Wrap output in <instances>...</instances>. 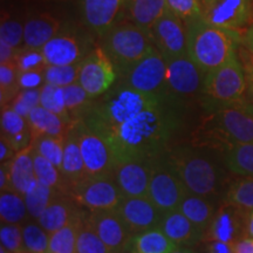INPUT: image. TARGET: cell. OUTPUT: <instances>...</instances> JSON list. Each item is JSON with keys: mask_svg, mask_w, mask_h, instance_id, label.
I'll return each instance as SVG.
<instances>
[{"mask_svg": "<svg viewBox=\"0 0 253 253\" xmlns=\"http://www.w3.org/2000/svg\"><path fill=\"white\" fill-rule=\"evenodd\" d=\"M184 101L172 94L142 93L116 81L94 100L86 125L112 148L115 163L167 153L183 128Z\"/></svg>", "mask_w": 253, "mask_h": 253, "instance_id": "6da1fadb", "label": "cell"}, {"mask_svg": "<svg viewBox=\"0 0 253 253\" xmlns=\"http://www.w3.org/2000/svg\"><path fill=\"white\" fill-rule=\"evenodd\" d=\"M168 155L189 192L216 201L224 197L230 184L226 175L229 170L219 149L204 144H179Z\"/></svg>", "mask_w": 253, "mask_h": 253, "instance_id": "7a4b0ae2", "label": "cell"}, {"mask_svg": "<svg viewBox=\"0 0 253 253\" xmlns=\"http://www.w3.org/2000/svg\"><path fill=\"white\" fill-rule=\"evenodd\" d=\"M185 26L188 56L204 73L225 63L242 43L239 32L213 26L202 17L186 21Z\"/></svg>", "mask_w": 253, "mask_h": 253, "instance_id": "3957f363", "label": "cell"}, {"mask_svg": "<svg viewBox=\"0 0 253 253\" xmlns=\"http://www.w3.org/2000/svg\"><path fill=\"white\" fill-rule=\"evenodd\" d=\"M207 112L199 130L205 138L202 144L221 151L226 145L253 142V106L242 102L214 107Z\"/></svg>", "mask_w": 253, "mask_h": 253, "instance_id": "277c9868", "label": "cell"}, {"mask_svg": "<svg viewBox=\"0 0 253 253\" xmlns=\"http://www.w3.org/2000/svg\"><path fill=\"white\" fill-rule=\"evenodd\" d=\"M99 46L113 62L118 78L155 47L150 32L130 21H121L110 28L100 38Z\"/></svg>", "mask_w": 253, "mask_h": 253, "instance_id": "5b68a950", "label": "cell"}, {"mask_svg": "<svg viewBox=\"0 0 253 253\" xmlns=\"http://www.w3.org/2000/svg\"><path fill=\"white\" fill-rule=\"evenodd\" d=\"M245 90V71L237 53L219 67L207 73L202 103L205 109L242 103Z\"/></svg>", "mask_w": 253, "mask_h": 253, "instance_id": "8992f818", "label": "cell"}, {"mask_svg": "<svg viewBox=\"0 0 253 253\" xmlns=\"http://www.w3.org/2000/svg\"><path fill=\"white\" fill-rule=\"evenodd\" d=\"M87 27L63 25L56 36L42 47L48 66H66L80 63L95 47L94 37Z\"/></svg>", "mask_w": 253, "mask_h": 253, "instance_id": "52a82bcc", "label": "cell"}, {"mask_svg": "<svg viewBox=\"0 0 253 253\" xmlns=\"http://www.w3.org/2000/svg\"><path fill=\"white\" fill-rule=\"evenodd\" d=\"M188 192L184 183L170 162L168 151L154 157L148 198L163 212H169L178 209Z\"/></svg>", "mask_w": 253, "mask_h": 253, "instance_id": "ba28073f", "label": "cell"}, {"mask_svg": "<svg viewBox=\"0 0 253 253\" xmlns=\"http://www.w3.org/2000/svg\"><path fill=\"white\" fill-rule=\"evenodd\" d=\"M69 195L88 211H115L125 198L112 172L86 177L73 186Z\"/></svg>", "mask_w": 253, "mask_h": 253, "instance_id": "9c48e42d", "label": "cell"}, {"mask_svg": "<svg viewBox=\"0 0 253 253\" xmlns=\"http://www.w3.org/2000/svg\"><path fill=\"white\" fill-rule=\"evenodd\" d=\"M167 61L154 47L143 59L119 77L118 82L142 93L170 94L167 87Z\"/></svg>", "mask_w": 253, "mask_h": 253, "instance_id": "30bf717a", "label": "cell"}, {"mask_svg": "<svg viewBox=\"0 0 253 253\" xmlns=\"http://www.w3.org/2000/svg\"><path fill=\"white\" fill-rule=\"evenodd\" d=\"M199 7L213 26L239 32L253 24V0H199Z\"/></svg>", "mask_w": 253, "mask_h": 253, "instance_id": "8fae6325", "label": "cell"}, {"mask_svg": "<svg viewBox=\"0 0 253 253\" xmlns=\"http://www.w3.org/2000/svg\"><path fill=\"white\" fill-rule=\"evenodd\" d=\"M72 126L80 145L87 176L93 177L112 172L115 161L108 142L82 120L73 122Z\"/></svg>", "mask_w": 253, "mask_h": 253, "instance_id": "7c38bea8", "label": "cell"}, {"mask_svg": "<svg viewBox=\"0 0 253 253\" xmlns=\"http://www.w3.org/2000/svg\"><path fill=\"white\" fill-rule=\"evenodd\" d=\"M118 81V73L108 55L96 46L81 61L79 84L90 99L96 100L112 89Z\"/></svg>", "mask_w": 253, "mask_h": 253, "instance_id": "4fadbf2b", "label": "cell"}, {"mask_svg": "<svg viewBox=\"0 0 253 253\" xmlns=\"http://www.w3.org/2000/svg\"><path fill=\"white\" fill-rule=\"evenodd\" d=\"M167 87L170 94L181 100H202L204 89V73L188 55L167 62Z\"/></svg>", "mask_w": 253, "mask_h": 253, "instance_id": "5bb4252c", "label": "cell"}, {"mask_svg": "<svg viewBox=\"0 0 253 253\" xmlns=\"http://www.w3.org/2000/svg\"><path fill=\"white\" fill-rule=\"evenodd\" d=\"M154 46L166 61L188 55L186 26L181 18L168 12L150 31Z\"/></svg>", "mask_w": 253, "mask_h": 253, "instance_id": "9a60e30c", "label": "cell"}, {"mask_svg": "<svg viewBox=\"0 0 253 253\" xmlns=\"http://www.w3.org/2000/svg\"><path fill=\"white\" fill-rule=\"evenodd\" d=\"M126 1L128 0H80L84 26L101 38L110 28L125 20Z\"/></svg>", "mask_w": 253, "mask_h": 253, "instance_id": "2e32d148", "label": "cell"}, {"mask_svg": "<svg viewBox=\"0 0 253 253\" xmlns=\"http://www.w3.org/2000/svg\"><path fill=\"white\" fill-rule=\"evenodd\" d=\"M153 158L126 160L114 164L113 176L123 197H148Z\"/></svg>", "mask_w": 253, "mask_h": 253, "instance_id": "e0dca14e", "label": "cell"}, {"mask_svg": "<svg viewBox=\"0 0 253 253\" xmlns=\"http://www.w3.org/2000/svg\"><path fill=\"white\" fill-rule=\"evenodd\" d=\"M87 218L95 232L112 253H126L132 233L115 211H88Z\"/></svg>", "mask_w": 253, "mask_h": 253, "instance_id": "ac0fdd59", "label": "cell"}, {"mask_svg": "<svg viewBox=\"0 0 253 253\" xmlns=\"http://www.w3.org/2000/svg\"><path fill=\"white\" fill-rule=\"evenodd\" d=\"M245 211L223 202L218 207L210 226L205 231L204 240L233 245L245 237Z\"/></svg>", "mask_w": 253, "mask_h": 253, "instance_id": "d6986e66", "label": "cell"}, {"mask_svg": "<svg viewBox=\"0 0 253 253\" xmlns=\"http://www.w3.org/2000/svg\"><path fill=\"white\" fill-rule=\"evenodd\" d=\"M116 212L134 236L158 227L164 214L148 197L123 198Z\"/></svg>", "mask_w": 253, "mask_h": 253, "instance_id": "ffe728a7", "label": "cell"}, {"mask_svg": "<svg viewBox=\"0 0 253 253\" xmlns=\"http://www.w3.org/2000/svg\"><path fill=\"white\" fill-rule=\"evenodd\" d=\"M158 229L178 248H191L204 240L203 231L178 210L164 212Z\"/></svg>", "mask_w": 253, "mask_h": 253, "instance_id": "44dd1931", "label": "cell"}, {"mask_svg": "<svg viewBox=\"0 0 253 253\" xmlns=\"http://www.w3.org/2000/svg\"><path fill=\"white\" fill-rule=\"evenodd\" d=\"M81 208L68 194H59L42 214L38 218L39 225L49 235L61 230L81 212Z\"/></svg>", "mask_w": 253, "mask_h": 253, "instance_id": "7402d4cb", "label": "cell"}, {"mask_svg": "<svg viewBox=\"0 0 253 253\" xmlns=\"http://www.w3.org/2000/svg\"><path fill=\"white\" fill-rule=\"evenodd\" d=\"M62 26V21L50 13L31 15L24 23V47L41 49Z\"/></svg>", "mask_w": 253, "mask_h": 253, "instance_id": "603a6c76", "label": "cell"}, {"mask_svg": "<svg viewBox=\"0 0 253 253\" xmlns=\"http://www.w3.org/2000/svg\"><path fill=\"white\" fill-rule=\"evenodd\" d=\"M0 129L1 136L13 148L15 153L26 149L32 144V135L27 120L19 115L9 106L1 108L0 116Z\"/></svg>", "mask_w": 253, "mask_h": 253, "instance_id": "cb8c5ba5", "label": "cell"}, {"mask_svg": "<svg viewBox=\"0 0 253 253\" xmlns=\"http://www.w3.org/2000/svg\"><path fill=\"white\" fill-rule=\"evenodd\" d=\"M168 12L167 0H128L123 21H130L150 32Z\"/></svg>", "mask_w": 253, "mask_h": 253, "instance_id": "d4e9b609", "label": "cell"}, {"mask_svg": "<svg viewBox=\"0 0 253 253\" xmlns=\"http://www.w3.org/2000/svg\"><path fill=\"white\" fill-rule=\"evenodd\" d=\"M220 205L219 201L188 192L177 210L205 233Z\"/></svg>", "mask_w": 253, "mask_h": 253, "instance_id": "484cf974", "label": "cell"}, {"mask_svg": "<svg viewBox=\"0 0 253 253\" xmlns=\"http://www.w3.org/2000/svg\"><path fill=\"white\" fill-rule=\"evenodd\" d=\"M61 172L71 189L78 183H80L82 179L88 177L80 145H79L77 134H75L73 126H71L65 138V151H63Z\"/></svg>", "mask_w": 253, "mask_h": 253, "instance_id": "4316f807", "label": "cell"}, {"mask_svg": "<svg viewBox=\"0 0 253 253\" xmlns=\"http://www.w3.org/2000/svg\"><path fill=\"white\" fill-rule=\"evenodd\" d=\"M9 172L13 191L25 196L37 184L38 179L34 170L33 148L32 145L19 151L12 161H9Z\"/></svg>", "mask_w": 253, "mask_h": 253, "instance_id": "83f0119b", "label": "cell"}, {"mask_svg": "<svg viewBox=\"0 0 253 253\" xmlns=\"http://www.w3.org/2000/svg\"><path fill=\"white\" fill-rule=\"evenodd\" d=\"M28 126H30L32 141L40 136H58L66 137L72 125L56 115L49 112L43 107H37L30 113L26 118Z\"/></svg>", "mask_w": 253, "mask_h": 253, "instance_id": "f1b7e54d", "label": "cell"}, {"mask_svg": "<svg viewBox=\"0 0 253 253\" xmlns=\"http://www.w3.org/2000/svg\"><path fill=\"white\" fill-rule=\"evenodd\" d=\"M178 249L175 243H172L164 235L163 231L158 227L143 231L132 236L129 244V253H171Z\"/></svg>", "mask_w": 253, "mask_h": 253, "instance_id": "f546056e", "label": "cell"}, {"mask_svg": "<svg viewBox=\"0 0 253 253\" xmlns=\"http://www.w3.org/2000/svg\"><path fill=\"white\" fill-rule=\"evenodd\" d=\"M221 154L230 172L242 177H253V142L226 145L221 149Z\"/></svg>", "mask_w": 253, "mask_h": 253, "instance_id": "4dcf8cb0", "label": "cell"}, {"mask_svg": "<svg viewBox=\"0 0 253 253\" xmlns=\"http://www.w3.org/2000/svg\"><path fill=\"white\" fill-rule=\"evenodd\" d=\"M30 216L23 195L15 191H2L0 194V219L1 224L21 225Z\"/></svg>", "mask_w": 253, "mask_h": 253, "instance_id": "1f68e13d", "label": "cell"}, {"mask_svg": "<svg viewBox=\"0 0 253 253\" xmlns=\"http://www.w3.org/2000/svg\"><path fill=\"white\" fill-rule=\"evenodd\" d=\"M33 148V147H32ZM33 161H34V170L38 182L42 183L47 186L58 190L61 194H68L71 191L69 184L63 177L61 170L58 167L54 166L45 157L41 156L37 151L33 149Z\"/></svg>", "mask_w": 253, "mask_h": 253, "instance_id": "d6a6232c", "label": "cell"}, {"mask_svg": "<svg viewBox=\"0 0 253 253\" xmlns=\"http://www.w3.org/2000/svg\"><path fill=\"white\" fill-rule=\"evenodd\" d=\"M84 209L73 219L68 225L49 235L48 253H75L77 249L78 230L80 226Z\"/></svg>", "mask_w": 253, "mask_h": 253, "instance_id": "836d02e7", "label": "cell"}, {"mask_svg": "<svg viewBox=\"0 0 253 253\" xmlns=\"http://www.w3.org/2000/svg\"><path fill=\"white\" fill-rule=\"evenodd\" d=\"M223 202L249 212L253 210V177H242L227 186Z\"/></svg>", "mask_w": 253, "mask_h": 253, "instance_id": "e575fe53", "label": "cell"}, {"mask_svg": "<svg viewBox=\"0 0 253 253\" xmlns=\"http://www.w3.org/2000/svg\"><path fill=\"white\" fill-rule=\"evenodd\" d=\"M65 91V102L67 110L71 115L73 122L84 120L90 107L93 106L94 100L90 99L86 90L81 87L79 82L63 88Z\"/></svg>", "mask_w": 253, "mask_h": 253, "instance_id": "d590c367", "label": "cell"}, {"mask_svg": "<svg viewBox=\"0 0 253 253\" xmlns=\"http://www.w3.org/2000/svg\"><path fill=\"white\" fill-rule=\"evenodd\" d=\"M59 194L61 192H59L58 190L37 182V184L24 196L30 217L38 220V218L42 214L47 207L54 201Z\"/></svg>", "mask_w": 253, "mask_h": 253, "instance_id": "8d00e7d4", "label": "cell"}, {"mask_svg": "<svg viewBox=\"0 0 253 253\" xmlns=\"http://www.w3.org/2000/svg\"><path fill=\"white\" fill-rule=\"evenodd\" d=\"M87 212L88 210L84 209V217L78 230L75 253H112L90 225Z\"/></svg>", "mask_w": 253, "mask_h": 253, "instance_id": "74e56055", "label": "cell"}, {"mask_svg": "<svg viewBox=\"0 0 253 253\" xmlns=\"http://www.w3.org/2000/svg\"><path fill=\"white\" fill-rule=\"evenodd\" d=\"M40 106L56 114L63 121L72 125L73 121L69 115L67 107L65 102V91L62 87L53 86V84H45L40 90Z\"/></svg>", "mask_w": 253, "mask_h": 253, "instance_id": "f35d334b", "label": "cell"}, {"mask_svg": "<svg viewBox=\"0 0 253 253\" xmlns=\"http://www.w3.org/2000/svg\"><path fill=\"white\" fill-rule=\"evenodd\" d=\"M65 138L58 136H40L32 141L34 151L45 157L61 170L63 151H65Z\"/></svg>", "mask_w": 253, "mask_h": 253, "instance_id": "ab89813d", "label": "cell"}, {"mask_svg": "<svg viewBox=\"0 0 253 253\" xmlns=\"http://www.w3.org/2000/svg\"><path fill=\"white\" fill-rule=\"evenodd\" d=\"M17 65H0V104L8 106L20 91Z\"/></svg>", "mask_w": 253, "mask_h": 253, "instance_id": "60d3db41", "label": "cell"}, {"mask_svg": "<svg viewBox=\"0 0 253 253\" xmlns=\"http://www.w3.org/2000/svg\"><path fill=\"white\" fill-rule=\"evenodd\" d=\"M81 62L66 66H47L45 69L46 84L58 87H67L79 81Z\"/></svg>", "mask_w": 253, "mask_h": 253, "instance_id": "b9f144b4", "label": "cell"}, {"mask_svg": "<svg viewBox=\"0 0 253 253\" xmlns=\"http://www.w3.org/2000/svg\"><path fill=\"white\" fill-rule=\"evenodd\" d=\"M24 244L32 253H48L49 233L39 223H27L23 226Z\"/></svg>", "mask_w": 253, "mask_h": 253, "instance_id": "7bdbcfd3", "label": "cell"}, {"mask_svg": "<svg viewBox=\"0 0 253 253\" xmlns=\"http://www.w3.org/2000/svg\"><path fill=\"white\" fill-rule=\"evenodd\" d=\"M0 42L15 48H23L24 24L8 15H2L0 23Z\"/></svg>", "mask_w": 253, "mask_h": 253, "instance_id": "ee69618b", "label": "cell"}, {"mask_svg": "<svg viewBox=\"0 0 253 253\" xmlns=\"http://www.w3.org/2000/svg\"><path fill=\"white\" fill-rule=\"evenodd\" d=\"M47 61L40 48H26L23 47L17 60V68L19 73L31 71H45Z\"/></svg>", "mask_w": 253, "mask_h": 253, "instance_id": "f6af8a7d", "label": "cell"}, {"mask_svg": "<svg viewBox=\"0 0 253 253\" xmlns=\"http://www.w3.org/2000/svg\"><path fill=\"white\" fill-rule=\"evenodd\" d=\"M40 90L41 88L40 89H21L8 106L19 115L26 119L32 110L40 106Z\"/></svg>", "mask_w": 253, "mask_h": 253, "instance_id": "bcb514c9", "label": "cell"}, {"mask_svg": "<svg viewBox=\"0 0 253 253\" xmlns=\"http://www.w3.org/2000/svg\"><path fill=\"white\" fill-rule=\"evenodd\" d=\"M0 240L1 246L9 253H18L25 249L23 226L12 225V224H1L0 229Z\"/></svg>", "mask_w": 253, "mask_h": 253, "instance_id": "7dc6e473", "label": "cell"}, {"mask_svg": "<svg viewBox=\"0 0 253 253\" xmlns=\"http://www.w3.org/2000/svg\"><path fill=\"white\" fill-rule=\"evenodd\" d=\"M169 11L181 18L184 23L201 17L199 0H167Z\"/></svg>", "mask_w": 253, "mask_h": 253, "instance_id": "c3c4849f", "label": "cell"}, {"mask_svg": "<svg viewBox=\"0 0 253 253\" xmlns=\"http://www.w3.org/2000/svg\"><path fill=\"white\" fill-rule=\"evenodd\" d=\"M45 84V71H31L19 73L20 89H40Z\"/></svg>", "mask_w": 253, "mask_h": 253, "instance_id": "681fc988", "label": "cell"}, {"mask_svg": "<svg viewBox=\"0 0 253 253\" xmlns=\"http://www.w3.org/2000/svg\"><path fill=\"white\" fill-rule=\"evenodd\" d=\"M20 50L21 48H15L4 42H0V65H17Z\"/></svg>", "mask_w": 253, "mask_h": 253, "instance_id": "f907efd6", "label": "cell"}, {"mask_svg": "<svg viewBox=\"0 0 253 253\" xmlns=\"http://www.w3.org/2000/svg\"><path fill=\"white\" fill-rule=\"evenodd\" d=\"M0 190L2 191H13L9 172V162L1 163L0 167Z\"/></svg>", "mask_w": 253, "mask_h": 253, "instance_id": "816d5d0a", "label": "cell"}, {"mask_svg": "<svg viewBox=\"0 0 253 253\" xmlns=\"http://www.w3.org/2000/svg\"><path fill=\"white\" fill-rule=\"evenodd\" d=\"M15 155H17V153H15L13 148L4 138L0 137V162H9V161L13 160Z\"/></svg>", "mask_w": 253, "mask_h": 253, "instance_id": "f5cc1de1", "label": "cell"}, {"mask_svg": "<svg viewBox=\"0 0 253 253\" xmlns=\"http://www.w3.org/2000/svg\"><path fill=\"white\" fill-rule=\"evenodd\" d=\"M233 246V253H253V238L244 237L236 242Z\"/></svg>", "mask_w": 253, "mask_h": 253, "instance_id": "db71d44e", "label": "cell"}, {"mask_svg": "<svg viewBox=\"0 0 253 253\" xmlns=\"http://www.w3.org/2000/svg\"><path fill=\"white\" fill-rule=\"evenodd\" d=\"M209 253H233V246L221 242H211L209 245Z\"/></svg>", "mask_w": 253, "mask_h": 253, "instance_id": "11a10c76", "label": "cell"}, {"mask_svg": "<svg viewBox=\"0 0 253 253\" xmlns=\"http://www.w3.org/2000/svg\"><path fill=\"white\" fill-rule=\"evenodd\" d=\"M242 43L253 56V24L246 28L245 33L242 36Z\"/></svg>", "mask_w": 253, "mask_h": 253, "instance_id": "9f6ffc18", "label": "cell"}, {"mask_svg": "<svg viewBox=\"0 0 253 253\" xmlns=\"http://www.w3.org/2000/svg\"><path fill=\"white\" fill-rule=\"evenodd\" d=\"M244 231H245V237L253 238V210L246 212Z\"/></svg>", "mask_w": 253, "mask_h": 253, "instance_id": "6f0895ef", "label": "cell"}, {"mask_svg": "<svg viewBox=\"0 0 253 253\" xmlns=\"http://www.w3.org/2000/svg\"><path fill=\"white\" fill-rule=\"evenodd\" d=\"M171 253H195L190 248H178L176 249L175 251H172Z\"/></svg>", "mask_w": 253, "mask_h": 253, "instance_id": "680465c9", "label": "cell"}, {"mask_svg": "<svg viewBox=\"0 0 253 253\" xmlns=\"http://www.w3.org/2000/svg\"><path fill=\"white\" fill-rule=\"evenodd\" d=\"M18 253H32V252L28 251V250H27L26 248H25V249L23 250V251H20V252H18Z\"/></svg>", "mask_w": 253, "mask_h": 253, "instance_id": "91938a15", "label": "cell"}, {"mask_svg": "<svg viewBox=\"0 0 253 253\" xmlns=\"http://www.w3.org/2000/svg\"><path fill=\"white\" fill-rule=\"evenodd\" d=\"M252 74H253V72H252ZM252 84H253V81H252Z\"/></svg>", "mask_w": 253, "mask_h": 253, "instance_id": "94428289", "label": "cell"}, {"mask_svg": "<svg viewBox=\"0 0 253 253\" xmlns=\"http://www.w3.org/2000/svg\"><path fill=\"white\" fill-rule=\"evenodd\" d=\"M126 253H129V252H126Z\"/></svg>", "mask_w": 253, "mask_h": 253, "instance_id": "6125c7cd", "label": "cell"}]
</instances>
